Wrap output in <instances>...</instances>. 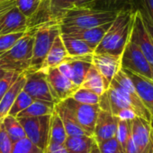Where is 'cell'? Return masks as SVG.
Listing matches in <instances>:
<instances>
[{"label":"cell","instance_id":"obj_1","mask_svg":"<svg viewBox=\"0 0 153 153\" xmlns=\"http://www.w3.org/2000/svg\"><path fill=\"white\" fill-rule=\"evenodd\" d=\"M135 11L130 10L118 13L101 42L95 49V53L122 56L131 38Z\"/></svg>","mask_w":153,"mask_h":153},{"label":"cell","instance_id":"obj_2","mask_svg":"<svg viewBox=\"0 0 153 153\" xmlns=\"http://www.w3.org/2000/svg\"><path fill=\"white\" fill-rule=\"evenodd\" d=\"M34 32L35 28L30 29L9 50L0 54V67L2 69L18 73L28 71L32 56Z\"/></svg>","mask_w":153,"mask_h":153},{"label":"cell","instance_id":"obj_3","mask_svg":"<svg viewBox=\"0 0 153 153\" xmlns=\"http://www.w3.org/2000/svg\"><path fill=\"white\" fill-rule=\"evenodd\" d=\"M117 14V12L74 7L65 13L60 24L69 29H90L112 22Z\"/></svg>","mask_w":153,"mask_h":153},{"label":"cell","instance_id":"obj_4","mask_svg":"<svg viewBox=\"0 0 153 153\" xmlns=\"http://www.w3.org/2000/svg\"><path fill=\"white\" fill-rule=\"evenodd\" d=\"M60 33V24L59 22H48L35 27L32 56L30 67L26 72H35L41 68L55 38Z\"/></svg>","mask_w":153,"mask_h":153},{"label":"cell","instance_id":"obj_5","mask_svg":"<svg viewBox=\"0 0 153 153\" xmlns=\"http://www.w3.org/2000/svg\"><path fill=\"white\" fill-rule=\"evenodd\" d=\"M73 8L72 0H41L34 14L28 19V29L48 22H59L67 11Z\"/></svg>","mask_w":153,"mask_h":153},{"label":"cell","instance_id":"obj_6","mask_svg":"<svg viewBox=\"0 0 153 153\" xmlns=\"http://www.w3.org/2000/svg\"><path fill=\"white\" fill-rule=\"evenodd\" d=\"M18 120L24 130L26 138L46 152L50 143V115L39 117L18 118Z\"/></svg>","mask_w":153,"mask_h":153},{"label":"cell","instance_id":"obj_7","mask_svg":"<svg viewBox=\"0 0 153 153\" xmlns=\"http://www.w3.org/2000/svg\"><path fill=\"white\" fill-rule=\"evenodd\" d=\"M121 67L133 74L151 78V65L132 40H129L121 56Z\"/></svg>","mask_w":153,"mask_h":153},{"label":"cell","instance_id":"obj_8","mask_svg":"<svg viewBox=\"0 0 153 153\" xmlns=\"http://www.w3.org/2000/svg\"><path fill=\"white\" fill-rule=\"evenodd\" d=\"M61 102L71 111L78 124L87 133V134L93 136L96 122L100 110L99 105L78 103L71 98H69Z\"/></svg>","mask_w":153,"mask_h":153},{"label":"cell","instance_id":"obj_9","mask_svg":"<svg viewBox=\"0 0 153 153\" xmlns=\"http://www.w3.org/2000/svg\"><path fill=\"white\" fill-rule=\"evenodd\" d=\"M46 74L50 93L55 104L70 98L79 88L71 80L64 76L57 67L49 69Z\"/></svg>","mask_w":153,"mask_h":153},{"label":"cell","instance_id":"obj_10","mask_svg":"<svg viewBox=\"0 0 153 153\" xmlns=\"http://www.w3.org/2000/svg\"><path fill=\"white\" fill-rule=\"evenodd\" d=\"M26 81L23 91L33 100H43L55 103L47 81V74L42 71L25 72Z\"/></svg>","mask_w":153,"mask_h":153},{"label":"cell","instance_id":"obj_11","mask_svg":"<svg viewBox=\"0 0 153 153\" xmlns=\"http://www.w3.org/2000/svg\"><path fill=\"white\" fill-rule=\"evenodd\" d=\"M130 40H132L141 49L149 63L152 65L153 39L144 24L142 13L139 10L135 11Z\"/></svg>","mask_w":153,"mask_h":153},{"label":"cell","instance_id":"obj_12","mask_svg":"<svg viewBox=\"0 0 153 153\" xmlns=\"http://www.w3.org/2000/svg\"><path fill=\"white\" fill-rule=\"evenodd\" d=\"M92 65L102 75L106 86L108 89L112 80L122 68L121 56L106 53H94L92 56Z\"/></svg>","mask_w":153,"mask_h":153},{"label":"cell","instance_id":"obj_13","mask_svg":"<svg viewBox=\"0 0 153 153\" xmlns=\"http://www.w3.org/2000/svg\"><path fill=\"white\" fill-rule=\"evenodd\" d=\"M112 22L90 29H69L60 27V31L63 34H67L70 37L81 39L95 50L101 42L107 30L110 28Z\"/></svg>","mask_w":153,"mask_h":153},{"label":"cell","instance_id":"obj_14","mask_svg":"<svg viewBox=\"0 0 153 153\" xmlns=\"http://www.w3.org/2000/svg\"><path fill=\"white\" fill-rule=\"evenodd\" d=\"M118 126V118L110 111L100 109L95 126L93 137L96 143L115 137Z\"/></svg>","mask_w":153,"mask_h":153},{"label":"cell","instance_id":"obj_15","mask_svg":"<svg viewBox=\"0 0 153 153\" xmlns=\"http://www.w3.org/2000/svg\"><path fill=\"white\" fill-rule=\"evenodd\" d=\"M151 122L139 117H135L131 121L132 139L138 150V153L149 152L151 144Z\"/></svg>","mask_w":153,"mask_h":153},{"label":"cell","instance_id":"obj_16","mask_svg":"<svg viewBox=\"0 0 153 153\" xmlns=\"http://www.w3.org/2000/svg\"><path fill=\"white\" fill-rule=\"evenodd\" d=\"M28 29V19L18 10L16 6L11 8L5 15L0 23V35L26 32Z\"/></svg>","mask_w":153,"mask_h":153},{"label":"cell","instance_id":"obj_17","mask_svg":"<svg viewBox=\"0 0 153 153\" xmlns=\"http://www.w3.org/2000/svg\"><path fill=\"white\" fill-rule=\"evenodd\" d=\"M123 69V68H122ZM132 80L137 94L147 108L153 107V80L123 69Z\"/></svg>","mask_w":153,"mask_h":153},{"label":"cell","instance_id":"obj_18","mask_svg":"<svg viewBox=\"0 0 153 153\" xmlns=\"http://www.w3.org/2000/svg\"><path fill=\"white\" fill-rule=\"evenodd\" d=\"M68 57H69V55L64 47V44L61 39V33H60L55 38L53 44L50 49L49 50L40 71L47 73L49 69L58 67L60 64L65 62L68 59Z\"/></svg>","mask_w":153,"mask_h":153},{"label":"cell","instance_id":"obj_19","mask_svg":"<svg viewBox=\"0 0 153 153\" xmlns=\"http://www.w3.org/2000/svg\"><path fill=\"white\" fill-rule=\"evenodd\" d=\"M26 81L25 72L22 73L16 82L12 85V87L4 94V96L0 100V121L9 115V111L17 98L18 94L23 90L24 83Z\"/></svg>","mask_w":153,"mask_h":153},{"label":"cell","instance_id":"obj_20","mask_svg":"<svg viewBox=\"0 0 153 153\" xmlns=\"http://www.w3.org/2000/svg\"><path fill=\"white\" fill-rule=\"evenodd\" d=\"M55 109L57 113L59 114L60 117L61 118V121L63 123V126L65 127L68 136L87 135V133L78 124L71 111L62 102H59L55 104Z\"/></svg>","mask_w":153,"mask_h":153},{"label":"cell","instance_id":"obj_21","mask_svg":"<svg viewBox=\"0 0 153 153\" xmlns=\"http://www.w3.org/2000/svg\"><path fill=\"white\" fill-rule=\"evenodd\" d=\"M61 39L69 57H85L95 53V50L81 39L63 33H61Z\"/></svg>","mask_w":153,"mask_h":153},{"label":"cell","instance_id":"obj_22","mask_svg":"<svg viewBox=\"0 0 153 153\" xmlns=\"http://www.w3.org/2000/svg\"><path fill=\"white\" fill-rule=\"evenodd\" d=\"M93 56V55H92ZM92 56L85 57H68L67 61L69 63L72 71V82L80 87L85 76L92 65Z\"/></svg>","mask_w":153,"mask_h":153},{"label":"cell","instance_id":"obj_23","mask_svg":"<svg viewBox=\"0 0 153 153\" xmlns=\"http://www.w3.org/2000/svg\"><path fill=\"white\" fill-rule=\"evenodd\" d=\"M89 8L117 13L137 10L135 0H92Z\"/></svg>","mask_w":153,"mask_h":153},{"label":"cell","instance_id":"obj_24","mask_svg":"<svg viewBox=\"0 0 153 153\" xmlns=\"http://www.w3.org/2000/svg\"><path fill=\"white\" fill-rule=\"evenodd\" d=\"M95 143L93 136L75 135L68 136L64 146L69 153H90Z\"/></svg>","mask_w":153,"mask_h":153},{"label":"cell","instance_id":"obj_25","mask_svg":"<svg viewBox=\"0 0 153 153\" xmlns=\"http://www.w3.org/2000/svg\"><path fill=\"white\" fill-rule=\"evenodd\" d=\"M80 87L87 89L98 96L103 95L107 90L102 75L93 65H91L89 70L87 71Z\"/></svg>","mask_w":153,"mask_h":153},{"label":"cell","instance_id":"obj_26","mask_svg":"<svg viewBox=\"0 0 153 153\" xmlns=\"http://www.w3.org/2000/svg\"><path fill=\"white\" fill-rule=\"evenodd\" d=\"M55 103L43 101V100H33L32 103L24 110L17 115V118L25 117H39L44 116H50L54 111Z\"/></svg>","mask_w":153,"mask_h":153},{"label":"cell","instance_id":"obj_27","mask_svg":"<svg viewBox=\"0 0 153 153\" xmlns=\"http://www.w3.org/2000/svg\"><path fill=\"white\" fill-rule=\"evenodd\" d=\"M68 134L66 133L65 127L57 113L55 108L54 111L50 115V143H58L64 145L67 140Z\"/></svg>","mask_w":153,"mask_h":153},{"label":"cell","instance_id":"obj_28","mask_svg":"<svg viewBox=\"0 0 153 153\" xmlns=\"http://www.w3.org/2000/svg\"><path fill=\"white\" fill-rule=\"evenodd\" d=\"M2 122H3L5 130L7 135L9 136L10 140L12 141L13 144L26 137L24 130L23 126H21L17 117L8 115L3 119Z\"/></svg>","mask_w":153,"mask_h":153},{"label":"cell","instance_id":"obj_29","mask_svg":"<svg viewBox=\"0 0 153 153\" xmlns=\"http://www.w3.org/2000/svg\"><path fill=\"white\" fill-rule=\"evenodd\" d=\"M75 101L82 104H87V105H97L99 103V98L100 96L96 95V93L84 89L82 87H79L70 97Z\"/></svg>","mask_w":153,"mask_h":153},{"label":"cell","instance_id":"obj_30","mask_svg":"<svg viewBox=\"0 0 153 153\" xmlns=\"http://www.w3.org/2000/svg\"><path fill=\"white\" fill-rule=\"evenodd\" d=\"M132 136V126L131 121L126 120H119L118 119V126H117V131H116V139L119 142L124 152V149L126 147V144L129 141V139Z\"/></svg>","mask_w":153,"mask_h":153},{"label":"cell","instance_id":"obj_31","mask_svg":"<svg viewBox=\"0 0 153 153\" xmlns=\"http://www.w3.org/2000/svg\"><path fill=\"white\" fill-rule=\"evenodd\" d=\"M33 100L32 98L28 95L23 90L18 94L17 98L15 99L10 111H9V115L13 116V117H17V115L19 113H21L23 110H24L25 108H27L32 103Z\"/></svg>","mask_w":153,"mask_h":153},{"label":"cell","instance_id":"obj_32","mask_svg":"<svg viewBox=\"0 0 153 153\" xmlns=\"http://www.w3.org/2000/svg\"><path fill=\"white\" fill-rule=\"evenodd\" d=\"M41 0H15V6L27 18L32 17L37 11Z\"/></svg>","mask_w":153,"mask_h":153},{"label":"cell","instance_id":"obj_33","mask_svg":"<svg viewBox=\"0 0 153 153\" xmlns=\"http://www.w3.org/2000/svg\"><path fill=\"white\" fill-rule=\"evenodd\" d=\"M12 153H47V151L37 147L25 137L13 144Z\"/></svg>","mask_w":153,"mask_h":153},{"label":"cell","instance_id":"obj_34","mask_svg":"<svg viewBox=\"0 0 153 153\" xmlns=\"http://www.w3.org/2000/svg\"><path fill=\"white\" fill-rule=\"evenodd\" d=\"M22 73L15 71H6L3 77L0 79V100L4 94L12 87V85L16 82L19 75Z\"/></svg>","mask_w":153,"mask_h":153},{"label":"cell","instance_id":"obj_35","mask_svg":"<svg viewBox=\"0 0 153 153\" xmlns=\"http://www.w3.org/2000/svg\"><path fill=\"white\" fill-rule=\"evenodd\" d=\"M100 153H124L116 137L96 143Z\"/></svg>","mask_w":153,"mask_h":153},{"label":"cell","instance_id":"obj_36","mask_svg":"<svg viewBox=\"0 0 153 153\" xmlns=\"http://www.w3.org/2000/svg\"><path fill=\"white\" fill-rule=\"evenodd\" d=\"M24 33L25 32H18L0 35V54H3L9 50L23 36Z\"/></svg>","mask_w":153,"mask_h":153},{"label":"cell","instance_id":"obj_37","mask_svg":"<svg viewBox=\"0 0 153 153\" xmlns=\"http://www.w3.org/2000/svg\"><path fill=\"white\" fill-rule=\"evenodd\" d=\"M13 143L7 135L3 122L0 121V153H12Z\"/></svg>","mask_w":153,"mask_h":153},{"label":"cell","instance_id":"obj_38","mask_svg":"<svg viewBox=\"0 0 153 153\" xmlns=\"http://www.w3.org/2000/svg\"><path fill=\"white\" fill-rule=\"evenodd\" d=\"M136 8L153 23V0H135Z\"/></svg>","mask_w":153,"mask_h":153},{"label":"cell","instance_id":"obj_39","mask_svg":"<svg viewBox=\"0 0 153 153\" xmlns=\"http://www.w3.org/2000/svg\"><path fill=\"white\" fill-rule=\"evenodd\" d=\"M47 153H69V152L62 144L49 143L47 148Z\"/></svg>","mask_w":153,"mask_h":153},{"label":"cell","instance_id":"obj_40","mask_svg":"<svg viewBox=\"0 0 153 153\" xmlns=\"http://www.w3.org/2000/svg\"><path fill=\"white\" fill-rule=\"evenodd\" d=\"M73 1V8L74 7H85L89 8L92 0H72Z\"/></svg>","mask_w":153,"mask_h":153},{"label":"cell","instance_id":"obj_41","mask_svg":"<svg viewBox=\"0 0 153 153\" xmlns=\"http://www.w3.org/2000/svg\"><path fill=\"white\" fill-rule=\"evenodd\" d=\"M142 20H143V22H144V24H145V26H146V28H147V30H148V31L150 32V34L151 35V37H152L153 39V23L144 15V14H142Z\"/></svg>","mask_w":153,"mask_h":153},{"label":"cell","instance_id":"obj_42","mask_svg":"<svg viewBox=\"0 0 153 153\" xmlns=\"http://www.w3.org/2000/svg\"><path fill=\"white\" fill-rule=\"evenodd\" d=\"M10 9H11V8H7V9H4V10H1V11H0V23L2 22V21H3V19H4L5 13H6Z\"/></svg>","mask_w":153,"mask_h":153},{"label":"cell","instance_id":"obj_43","mask_svg":"<svg viewBox=\"0 0 153 153\" xmlns=\"http://www.w3.org/2000/svg\"><path fill=\"white\" fill-rule=\"evenodd\" d=\"M151 148L149 150L148 153H153V121L151 120Z\"/></svg>","mask_w":153,"mask_h":153},{"label":"cell","instance_id":"obj_44","mask_svg":"<svg viewBox=\"0 0 153 153\" xmlns=\"http://www.w3.org/2000/svg\"><path fill=\"white\" fill-rule=\"evenodd\" d=\"M90 153H100V152H99V149H98V147H97L96 143H94V145H93V147H92V149H91V152H90Z\"/></svg>","mask_w":153,"mask_h":153},{"label":"cell","instance_id":"obj_45","mask_svg":"<svg viewBox=\"0 0 153 153\" xmlns=\"http://www.w3.org/2000/svg\"><path fill=\"white\" fill-rule=\"evenodd\" d=\"M5 72H6L5 70H4V69H2V68L0 67V79H1V78L3 77V75H4V74H5Z\"/></svg>","mask_w":153,"mask_h":153},{"label":"cell","instance_id":"obj_46","mask_svg":"<svg viewBox=\"0 0 153 153\" xmlns=\"http://www.w3.org/2000/svg\"><path fill=\"white\" fill-rule=\"evenodd\" d=\"M148 110H149V111H150V113H151V120L153 121V107L149 108H148Z\"/></svg>","mask_w":153,"mask_h":153},{"label":"cell","instance_id":"obj_47","mask_svg":"<svg viewBox=\"0 0 153 153\" xmlns=\"http://www.w3.org/2000/svg\"><path fill=\"white\" fill-rule=\"evenodd\" d=\"M151 79L153 80V65H151Z\"/></svg>","mask_w":153,"mask_h":153}]
</instances>
